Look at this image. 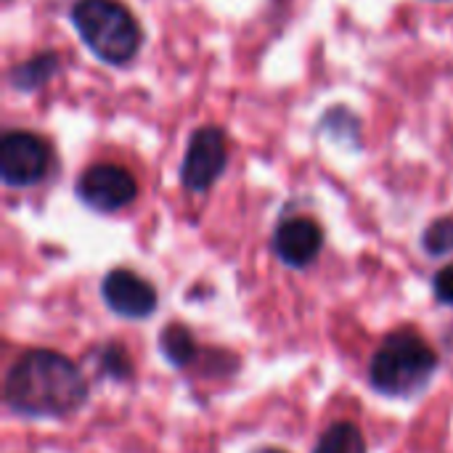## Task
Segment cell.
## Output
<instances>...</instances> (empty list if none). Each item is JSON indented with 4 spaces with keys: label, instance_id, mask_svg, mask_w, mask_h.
Listing matches in <instances>:
<instances>
[{
    "label": "cell",
    "instance_id": "6da1fadb",
    "mask_svg": "<svg viewBox=\"0 0 453 453\" xmlns=\"http://www.w3.org/2000/svg\"><path fill=\"white\" fill-rule=\"evenodd\" d=\"M88 401L82 372L56 350L21 353L5 377V403L11 411L35 419H61L77 414Z\"/></svg>",
    "mask_w": 453,
    "mask_h": 453
},
{
    "label": "cell",
    "instance_id": "7a4b0ae2",
    "mask_svg": "<svg viewBox=\"0 0 453 453\" xmlns=\"http://www.w3.org/2000/svg\"><path fill=\"white\" fill-rule=\"evenodd\" d=\"M438 372V356L425 337L411 329H398L377 348L369 380L374 390L393 398H411L422 393Z\"/></svg>",
    "mask_w": 453,
    "mask_h": 453
},
{
    "label": "cell",
    "instance_id": "3957f363",
    "mask_svg": "<svg viewBox=\"0 0 453 453\" xmlns=\"http://www.w3.org/2000/svg\"><path fill=\"white\" fill-rule=\"evenodd\" d=\"M72 24L82 42L106 64L122 66L141 48V27L117 0H77L72 8Z\"/></svg>",
    "mask_w": 453,
    "mask_h": 453
},
{
    "label": "cell",
    "instance_id": "277c9868",
    "mask_svg": "<svg viewBox=\"0 0 453 453\" xmlns=\"http://www.w3.org/2000/svg\"><path fill=\"white\" fill-rule=\"evenodd\" d=\"M50 151L35 133L13 130L0 141V178L5 186H35L45 178Z\"/></svg>",
    "mask_w": 453,
    "mask_h": 453
},
{
    "label": "cell",
    "instance_id": "5b68a950",
    "mask_svg": "<svg viewBox=\"0 0 453 453\" xmlns=\"http://www.w3.org/2000/svg\"><path fill=\"white\" fill-rule=\"evenodd\" d=\"M228 162V146H226V135L220 127H199L194 130V135L188 138L186 146V157L180 165V180L188 191H207L220 173L226 170Z\"/></svg>",
    "mask_w": 453,
    "mask_h": 453
},
{
    "label": "cell",
    "instance_id": "8992f818",
    "mask_svg": "<svg viewBox=\"0 0 453 453\" xmlns=\"http://www.w3.org/2000/svg\"><path fill=\"white\" fill-rule=\"evenodd\" d=\"M77 196L96 212H117L138 196V183L119 165H93L77 178Z\"/></svg>",
    "mask_w": 453,
    "mask_h": 453
},
{
    "label": "cell",
    "instance_id": "52a82bcc",
    "mask_svg": "<svg viewBox=\"0 0 453 453\" xmlns=\"http://www.w3.org/2000/svg\"><path fill=\"white\" fill-rule=\"evenodd\" d=\"M101 297L117 316L149 319L157 311V289L127 268H114L101 281Z\"/></svg>",
    "mask_w": 453,
    "mask_h": 453
},
{
    "label": "cell",
    "instance_id": "ba28073f",
    "mask_svg": "<svg viewBox=\"0 0 453 453\" xmlns=\"http://www.w3.org/2000/svg\"><path fill=\"white\" fill-rule=\"evenodd\" d=\"M324 247V231L311 218H289L273 234V252L289 268L311 265Z\"/></svg>",
    "mask_w": 453,
    "mask_h": 453
},
{
    "label": "cell",
    "instance_id": "9c48e42d",
    "mask_svg": "<svg viewBox=\"0 0 453 453\" xmlns=\"http://www.w3.org/2000/svg\"><path fill=\"white\" fill-rule=\"evenodd\" d=\"M56 72H58V56L53 50H45V53L32 56L29 61L19 64L11 72V82L19 90H35V88L45 85Z\"/></svg>",
    "mask_w": 453,
    "mask_h": 453
},
{
    "label": "cell",
    "instance_id": "30bf717a",
    "mask_svg": "<svg viewBox=\"0 0 453 453\" xmlns=\"http://www.w3.org/2000/svg\"><path fill=\"white\" fill-rule=\"evenodd\" d=\"M159 348H162V356L178 369L191 366L194 358L199 356V345H196L194 334L180 324H173L159 334Z\"/></svg>",
    "mask_w": 453,
    "mask_h": 453
},
{
    "label": "cell",
    "instance_id": "8fae6325",
    "mask_svg": "<svg viewBox=\"0 0 453 453\" xmlns=\"http://www.w3.org/2000/svg\"><path fill=\"white\" fill-rule=\"evenodd\" d=\"M313 453H366V441H364V433L356 425L340 422V425H332L319 438Z\"/></svg>",
    "mask_w": 453,
    "mask_h": 453
},
{
    "label": "cell",
    "instance_id": "7c38bea8",
    "mask_svg": "<svg viewBox=\"0 0 453 453\" xmlns=\"http://www.w3.org/2000/svg\"><path fill=\"white\" fill-rule=\"evenodd\" d=\"M422 244L430 255L441 257L446 252L453 250V218H438L427 226L425 236H422Z\"/></svg>",
    "mask_w": 453,
    "mask_h": 453
},
{
    "label": "cell",
    "instance_id": "4fadbf2b",
    "mask_svg": "<svg viewBox=\"0 0 453 453\" xmlns=\"http://www.w3.org/2000/svg\"><path fill=\"white\" fill-rule=\"evenodd\" d=\"M101 374H109L114 380H127L130 377V358L119 350V345H109L101 350Z\"/></svg>",
    "mask_w": 453,
    "mask_h": 453
},
{
    "label": "cell",
    "instance_id": "5bb4252c",
    "mask_svg": "<svg viewBox=\"0 0 453 453\" xmlns=\"http://www.w3.org/2000/svg\"><path fill=\"white\" fill-rule=\"evenodd\" d=\"M433 289H435V297L446 305H453V265H446L435 273L433 279Z\"/></svg>",
    "mask_w": 453,
    "mask_h": 453
},
{
    "label": "cell",
    "instance_id": "9a60e30c",
    "mask_svg": "<svg viewBox=\"0 0 453 453\" xmlns=\"http://www.w3.org/2000/svg\"><path fill=\"white\" fill-rule=\"evenodd\" d=\"M257 453H284V451H276V449H263V451Z\"/></svg>",
    "mask_w": 453,
    "mask_h": 453
}]
</instances>
